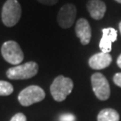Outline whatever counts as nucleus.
<instances>
[{"mask_svg":"<svg viewBox=\"0 0 121 121\" xmlns=\"http://www.w3.org/2000/svg\"><path fill=\"white\" fill-rule=\"evenodd\" d=\"M22 15V7L17 0H7L4 3L1 17L4 24L7 27H13L18 23Z\"/></svg>","mask_w":121,"mask_h":121,"instance_id":"f03ea898","label":"nucleus"},{"mask_svg":"<svg viewBox=\"0 0 121 121\" xmlns=\"http://www.w3.org/2000/svg\"><path fill=\"white\" fill-rule=\"evenodd\" d=\"M91 86L95 96L100 100H106L110 96V87L107 78L102 73H95L91 75Z\"/></svg>","mask_w":121,"mask_h":121,"instance_id":"423d86ee","label":"nucleus"},{"mask_svg":"<svg viewBox=\"0 0 121 121\" xmlns=\"http://www.w3.org/2000/svg\"><path fill=\"white\" fill-rule=\"evenodd\" d=\"M113 82H114V83H115L116 85H117L118 87L121 88V73H117L114 75V77H113Z\"/></svg>","mask_w":121,"mask_h":121,"instance_id":"dca6fc26","label":"nucleus"},{"mask_svg":"<svg viewBox=\"0 0 121 121\" xmlns=\"http://www.w3.org/2000/svg\"><path fill=\"white\" fill-rule=\"evenodd\" d=\"M116 2H117V3H119V4H121V0H115Z\"/></svg>","mask_w":121,"mask_h":121,"instance_id":"aec40b11","label":"nucleus"},{"mask_svg":"<svg viewBox=\"0 0 121 121\" xmlns=\"http://www.w3.org/2000/svg\"><path fill=\"white\" fill-rule=\"evenodd\" d=\"M111 62L112 56L109 55V53L99 52L90 57L89 65L94 70H101L108 67L111 64Z\"/></svg>","mask_w":121,"mask_h":121,"instance_id":"9d476101","label":"nucleus"},{"mask_svg":"<svg viewBox=\"0 0 121 121\" xmlns=\"http://www.w3.org/2000/svg\"><path fill=\"white\" fill-rule=\"evenodd\" d=\"M87 9L94 20L102 19L106 13V4L100 0H90L87 3Z\"/></svg>","mask_w":121,"mask_h":121,"instance_id":"9b49d317","label":"nucleus"},{"mask_svg":"<svg viewBox=\"0 0 121 121\" xmlns=\"http://www.w3.org/2000/svg\"><path fill=\"white\" fill-rule=\"evenodd\" d=\"M10 121H26V117L22 113H17L11 118Z\"/></svg>","mask_w":121,"mask_h":121,"instance_id":"2eb2a0df","label":"nucleus"},{"mask_svg":"<svg viewBox=\"0 0 121 121\" xmlns=\"http://www.w3.org/2000/svg\"><path fill=\"white\" fill-rule=\"evenodd\" d=\"M117 32L114 28H105L102 30V38L99 41V48L103 53H109L112 48V43L117 40Z\"/></svg>","mask_w":121,"mask_h":121,"instance_id":"6e6552de","label":"nucleus"},{"mask_svg":"<svg viewBox=\"0 0 121 121\" xmlns=\"http://www.w3.org/2000/svg\"><path fill=\"white\" fill-rule=\"evenodd\" d=\"M76 16V8L73 4H64L57 13V22L64 29L70 28L73 25Z\"/></svg>","mask_w":121,"mask_h":121,"instance_id":"0eeeda50","label":"nucleus"},{"mask_svg":"<svg viewBox=\"0 0 121 121\" xmlns=\"http://www.w3.org/2000/svg\"><path fill=\"white\" fill-rule=\"evenodd\" d=\"M117 65H118V67H119V68H121V54L119 55V56L117 57Z\"/></svg>","mask_w":121,"mask_h":121,"instance_id":"a211bd4d","label":"nucleus"},{"mask_svg":"<svg viewBox=\"0 0 121 121\" xmlns=\"http://www.w3.org/2000/svg\"><path fill=\"white\" fill-rule=\"evenodd\" d=\"M1 53L4 60L12 65H18V64H21L24 58L23 52L20 48L19 44L13 40L5 41L2 45Z\"/></svg>","mask_w":121,"mask_h":121,"instance_id":"20e7f679","label":"nucleus"},{"mask_svg":"<svg viewBox=\"0 0 121 121\" xmlns=\"http://www.w3.org/2000/svg\"><path fill=\"white\" fill-rule=\"evenodd\" d=\"M13 91V85L8 82L0 81V96H8Z\"/></svg>","mask_w":121,"mask_h":121,"instance_id":"ddd939ff","label":"nucleus"},{"mask_svg":"<svg viewBox=\"0 0 121 121\" xmlns=\"http://www.w3.org/2000/svg\"><path fill=\"white\" fill-rule=\"evenodd\" d=\"M38 64L30 61L9 68L6 71V76L12 80H24L35 76L38 73Z\"/></svg>","mask_w":121,"mask_h":121,"instance_id":"7ed1b4c3","label":"nucleus"},{"mask_svg":"<svg viewBox=\"0 0 121 121\" xmlns=\"http://www.w3.org/2000/svg\"><path fill=\"white\" fill-rule=\"evenodd\" d=\"M59 121H75V117L73 114L65 113V114L61 115L59 117Z\"/></svg>","mask_w":121,"mask_h":121,"instance_id":"4468645a","label":"nucleus"},{"mask_svg":"<svg viewBox=\"0 0 121 121\" xmlns=\"http://www.w3.org/2000/svg\"><path fill=\"white\" fill-rule=\"evenodd\" d=\"M118 28H119V31H120V33H121V22H119V24H118Z\"/></svg>","mask_w":121,"mask_h":121,"instance_id":"6ab92c4d","label":"nucleus"},{"mask_svg":"<svg viewBox=\"0 0 121 121\" xmlns=\"http://www.w3.org/2000/svg\"><path fill=\"white\" fill-rule=\"evenodd\" d=\"M98 121H119V114L113 108H104L97 117Z\"/></svg>","mask_w":121,"mask_h":121,"instance_id":"f8f14e48","label":"nucleus"},{"mask_svg":"<svg viewBox=\"0 0 121 121\" xmlns=\"http://www.w3.org/2000/svg\"><path fill=\"white\" fill-rule=\"evenodd\" d=\"M75 33L82 45L89 44L91 38V29L86 19L81 18L78 20L75 24Z\"/></svg>","mask_w":121,"mask_h":121,"instance_id":"1a4fd4ad","label":"nucleus"},{"mask_svg":"<svg viewBox=\"0 0 121 121\" xmlns=\"http://www.w3.org/2000/svg\"><path fill=\"white\" fill-rule=\"evenodd\" d=\"M39 1V3L43 4H47V5H52V4H55L56 3H57L58 0H37Z\"/></svg>","mask_w":121,"mask_h":121,"instance_id":"f3484780","label":"nucleus"},{"mask_svg":"<svg viewBox=\"0 0 121 121\" xmlns=\"http://www.w3.org/2000/svg\"><path fill=\"white\" fill-rule=\"evenodd\" d=\"M73 88V81L68 77L59 75L52 82L50 86V92L53 99L56 101H63L72 92Z\"/></svg>","mask_w":121,"mask_h":121,"instance_id":"f257e3e1","label":"nucleus"},{"mask_svg":"<svg viewBox=\"0 0 121 121\" xmlns=\"http://www.w3.org/2000/svg\"><path fill=\"white\" fill-rule=\"evenodd\" d=\"M45 91L37 85H30L23 89L18 95V100L21 105L28 107L32 104L41 101L45 98Z\"/></svg>","mask_w":121,"mask_h":121,"instance_id":"39448f33","label":"nucleus"}]
</instances>
